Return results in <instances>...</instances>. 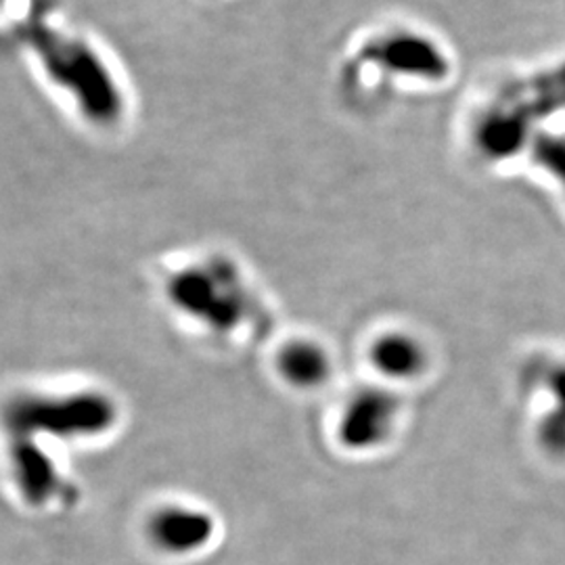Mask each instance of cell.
<instances>
[{
    "mask_svg": "<svg viewBox=\"0 0 565 565\" xmlns=\"http://www.w3.org/2000/svg\"><path fill=\"white\" fill-rule=\"evenodd\" d=\"M11 49L61 111L82 130L114 139L135 120V88L118 55L63 13L25 30Z\"/></svg>",
    "mask_w": 565,
    "mask_h": 565,
    "instance_id": "1",
    "label": "cell"
},
{
    "mask_svg": "<svg viewBox=\"0 0 565 565\" xmlns=\"http://www.w3.org/2000/svg\"><path fill=\"white\" fill-rule=\"evenodd\" d=\"M455 55L434 30L413 20L371 21L343 44L335 90L350 109L382 114L387 105L445 88Z\"/></svg>",
    "mask_w": 565,
    "mask_h": 565,
    "instance_id": "2",
    "label": "cell"
},
{
    "mask_svg": "<svg viewBox=\"0 0 565 565\" xmlns=\"http://www.w3.org/2000/svg\"><path fill=\"white\" fill-rule=\"evenodd\" d=\"M163 291L179 312L214 331H231L263 312L242 264L226 252H203L179 264L166 275Z\"/></svg>",
    "mask_w": 565,
    "mask_h": 565,
    "instance_id": "3",
    "label": "cell"
},
{
    "mask_svg": "<svg viewBox=\"0 0 565 565\" xmlns=\"http://www.w3.org/2000/svg\"><path fill=\"white\" fill-rule=\"evenodd\" d=\"M116 422L114 403L97 394L82 392L60 398H23L13 404L9 413V425L15 440H34L41 434L57 438L97 436Z\"/></svg>",
    "mask_w": 565,
    "mask_h": 565,
    "instance_id": "4",
    "label": "cell"
},
{
    "mask_svg": "<svg viewBox=\"0 0 565 565\" xmlns=\"http://www.w3.org/2000/svg\"><path fill=\"white\" fill-rule=\"evenodd\" d=\"M396 415V403L384 390H364L343 413L340 436L350 448H373L382 445Z\"/></svg>",
    "mask_w": 565,
    "mask_h": 565,
    "instance_id": "5",
    "label": "cell"
},
{
    "mask_svg": "<svg viewBox=\"0 0 565 565\" xmlns=\"http://www.w3.org/2000/svg\"><path fill=\"white\" fill-rule=\"evenodd\" d=\"M214 530L216 525L207 513L172 507L153 518L151 541L170 553H191L207 545Z\"/></svg>",
    "mask_w": 565,
    "mask_h": 565,
    "instance_id": "6",
    "label": "cell"
},
{
    "mask_svg": "<svg viewBox=\"0 0 565 565\" xmlns=\"http://www.w3.org/2000/svg\"><path fill=\"white\" fill-rule=\"evenodd\" d=\"M281 373L291 384L312 387L327 380L329 361L323 350L315 343H291L282 350Z\"/></svg>",
    "mask_w": 565,
    "mask_h": 565,
    "instance_id": "7",
    "label": "cell"
},
{
    "mask_svg": "<svg viewBox=\"0 0 565 565\" xmlns=\"http://www.w3.org/2000/svg\"><path fill=\"white\" fill-rule=\"evenodd\" d=\"M373 363L390 377H408L422 364V350L411 338L390 333L373 345Z\"/></svg>",
    "mask_w": 565,
    "mask_h": 565,
    "instance_id": "8",
    "label": "cell"
},
{
    "mask_svg": "<svg viewBox=\"0 0 565 565\" xmlns=\"http://www.w3.org/2000/svg\"><path fill=\"white\" fill-rule=\"evenodd\" d=\"M61 11V0H2V34L11 42L25 30L51 20Z\"/></svg>",
    "mask_w": 565,
    "mask_h": 565,
    "instance_id": "9",
    "label": "cell"
},
{
    "mask_svg": "<svg viewBox=\"0 0 565 565\" xmlns=\"http://www.w3.org/2000/svg\"><path fill=\"white\" fill-rule=\"evenodd\" d=\"M202 4H210V7H224V4H235L239 0H200Z\"/></svg>",
    "mask_w": 565,
    "mask_h": 565,
    "instance_id": "10",
    "label": "cell"
}]
</instances>
